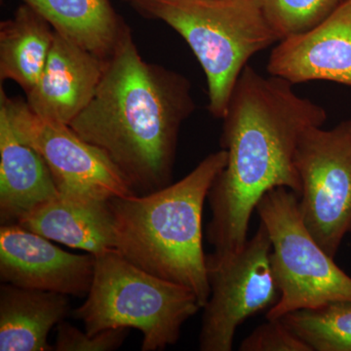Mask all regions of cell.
Segmentation results:
<instances>
[{
    "label": "cell",
    "mask_w": 351,
    "mask_h": 351,
    "mask_svg": "<svg viewBox=\"0 0 351 351\" xmlns=\"http://www.w3.org/2000/svg\"><path fill=\"white\" fill-rule=\"evenodd\" d=\"M240 351H313L279 319H267L243 339Z\"/></svg>",
    "instance_id": "21"
},
{
    "label": "cell",
    "mask_w": 351,
    "mask_h": 351,
    "mask_svg": "<svg viewBox=\"0 0 351 351\" xmlns=\"http://www.w3.org/2000/svg\"><path fill=\"white\" fill-rule=\"evenodd\" d=\"M125 1L131 2V1H132V0H125Z\"/></svg>",
    "instance_id": "22"
},
{
    "label": "cell",
    "mask_w": 351,
    "mask_h": 351,
    "mask_svg": "<svg viewBox=\"0 0 351 351\" xmlns=\"http://www.w3.org/2000/svg\"><path fill=\"white\" fill-rule=\"evenodd\" d=\"M54 38V29L40 14L22 4L0 25V80H13L25 93L38 82Z\"/></svg>",
    "instance_id": "17"
},
{
    "label": "cell",
    "mask_w": 351,
    "mask_h": 351,
    "mask_svg": "<svg viewBox=\"0 0 351 351\" xmlns=\"http://www.w3.org/2000/svg\"><path fill=\"white\" fill-rule=\"evenodd\" d=\"M110 200L59 193L25 215L17 223L51 241L97 256L115 251Z\"/></svg>",
    "instance_id": "13"
},
{
    "label": "cell",
    "mask_w": 351,
    "mask_h": 351,
    "mask_svg": "<svg viewBox=\"0 0 351 351\" xmlns=\"http://www.w3.org/2000/svg\"><path fill=\"white\" fill-rule=\"evenodd\" d=\"M301 179L300 210L318 244L336 257L351 232V119L332 129L313 127L295 154Z\"/></svg>",
    "instance_id": "8"
},
{
    "label": "cell",
    "mask_w": 351,
    "mask_h": 351,
    "mask_svg": "<svg viewBox=\"0 0 351 351\" xmlns=\"http://www.w3.org/2000/svg\"><path fill=\"white\" fill-rule=\"evenodd\" d=\"M69 311L66 295L3 284L0 287V351H51L48 335Z\"/></svg>",
    "instance_id": "15"
},
{
    "label": "cell",
    "mask_w": 351,
    "mask_h": 351,
    "mask_svg": "<svg viewBox=\"0 0 351 351\" xmlns=\"http://www.w3.org/2000/svg\"><path fill=\"white\" fill-rule=\"evenodd\" d=\"M226 160L228 152L221 149L175 184L110 200L115 251L145 271L189 288L202 308L211 293L203 250V208Z\"/></svg>",
    "instance_id": "3"
},
{
    "label": "cell",
    "mask_w": 351,
    "mask_h": 351,
    "mask_svg": "<svg viewBox=\"0 0 351 351\" xmlns=\"http://www.w3.org/2000/svg\"><path fill=\"white\" fill-rule=\"evenodd\" d=\"M281 319L313 351H351V302L298 309Z\"/></svg>",
    "instance_id": "18"
},
{
    "label": "cell",
    "mask_w": 351,
    "mask_h": 351,
    "mask_svg": "<svg viewBox=\"0 0 351 351\" xmlns=\"http://www.w3.org/2000/svg\"><path fill=\"white\" fill-rule=\"evenodd\" d=\"M193 110L189 80L145 61L127 27L93 98L69 127L143 195L171 184L180 128Z\"/></svg>",
    "instance_id": "2"
},
{
    "label": "cell",
    "mask_w": 351,
    "mask_h": 351,
    "mask_svg": "<svg viewBox=\"0 0 351 351\" xmlns=\"http://www.w3.org/2000/svg\"><path fill=\"white\" fill-rule=\"evenodd\" d=\"M267 69L292 84L323 80L351 87V0L306 32L278 41Z\"/></svg>",
    "instance_id": "11"
},
{
    "label": "cell",
    "mask_w": 351,
    "mask_h": 351,
    "mask_svg": "<svg viewBox=\"0 0 351 351\" xmlns=\"http://www.w3.org/2000/svg\"><path fill=\"white\" fill-rule=\"evenodd\" d=\"M95 256L62 250L18 223L0 228V278L16 287L82 297L93 280Z\"/></svg>",
    "instance_id": "10"
},
{
    "label": "cell",
    "mask_w": 351,
    "mask_h": 351,
    "mask_svg": "<svg viewBox=\"0 0 351 351\" xmlns=\"http://www.w3.org/2000/svg\"><path fill=\"white\" fill-rule=\"evenodd\" d=\"M271 251L269 232L261 221L257 232L237 253L228 257L207 256L211 293L203 307L201 351L232 350L237 328L278 301Z\"/></svg>",
    "instance_id": "7"
},
{
    "label": "cell",
    "mask_w": 351,
    "mask_h": 351,
    "mask_svg": "<svg viewBox=\"0 0 351 351\" xmlns=\"http://www.w3.org/2000/svg\"><path fill=\"white\" fill-rule=\"evenodd\" d=\"M201 307L193 291L159 278L112 250L95 256L91 288L73 311L85 331L136 329L142 332V350L174 346L184 323Z\"/></svg>",
    "instance_id": "5"
},
{
    "label": "cell",
    "mask_w": 351,
    "mask_h": 351,
    "mask_svg": "<svg viewBox=\"0 0 351 351\" xmlns=\"http://www.w3.org/2000/svg\"><path fill=\"white\" fill-rule=\"evenodd\" d=\"M256 210L269 232L272 270L280 293L267 319L328 302H351V277L307 230L297 193L287 188L272 189Z\"/></svg>",
    "instance_id": "6"
},
{
    "label": "cell",
    "mask_w": 351,
    "mask_h": 351,
    "mask_svg": "<svg viewBox=\"0 0 351 351\" xmlns=\"http://www.w3.org/2000/svg\"><path fill=\"white\" fill-rule=\"evenodd\" d=\"M0 108L17 135L43 157L61 195L105 200L136 195L110 157L69 125L38 117L27 101L9 98L3 88Z\"/></svg>",
    "instance_id": "9"
},
{
    "label": "cell",
    "mask_w": 351,
    "mask_h": 351,
    "mask_svg": "<svg viewBox=\"0 0 351 351\" xmlns=\"http://www.w3.org/2000/svg\"><path fill=\"white\" fill-rule=\"evenodd\" d=\"M55 32L108 61L127 29L110 0H23Z\"/></svg>",
    "instance_id": "16"
},
{
    "label": "cell",
    "mask_w": 351,
    "mask_h": 351,
    "mask_svg": "<svg viewBox=\"0 0 351 351\" xmlns=\"http://www.w3.org/2000/svg\"><path fill=\"white\" fill-rule=\"evenodd\" d=\"M127 336L126 328L104 330L91 335L62 321L58 325L53 348L57 351H112L119 348Z\"/></svg>",
    "instance_id": "20"
},
{
    "label": "cell",
    "mask_w": 351,
    "mask_h": 351,
    "mask_svg": "<svg viewBox=\"0 0 351 351\" xmlns=\"http://www.w3.org/2000/svg\"><path fill=\"white\" fill-rule=\"evenodd\" d=\"M59 191L45 161L25 143L0 108V221L17 223Z\"/></svg>",
    "instance_id": "14"
},
{
    "label": "cell",
    "mask_w": 351,
    "mask_h": 351,
    "mask_svg": "<svg viewBox=\"0 0 351 351\" xmlns=\"http://www.w3.org/2000/svg\"><path fill=\"white\" fill-rule=\"evenodd\" d=\"M106 63L54 31L43 73L25 94L27 106L44 119L69 125L93 98Z\"/></svg>",
    "instance_id": "12"
},
{
    "label": "cell",
    "mask_w": 351,
    "mask_h": 351,
    "mask_svg": "<svg viewBox=\"0 0 351 351\" xmlns=\"http://www.w3.org/2000/svg\"><path fill=\"white\" fill-rule=\"evenodd\" d=\"M279 39L302 34L329 17L348 0H258ZM279 40V41H280Z\"/></svg>",
    "instance_id": "19"
},
{
    "label": "cell",
    "mask_w": 351,
    "mask_h": 351,
    "mask_svg": "<svg viewBox=\"0 0 351 351\" xmlns=\"http://www.w3.org/2000/svg\"><path fill=\"white\" fill-rule=\"evenodd\" d=\"M136 10L162 21L189 44L204 71L208 108L225 117L242 71L254 55L278 43L258 0H132Z\"/></svg>",
    "instance_id": "4"
},
{
    "label": "cell",
    "mask_w": 351,
    "mask_h": 351,
    "mask_svg": "<svg viewBox=\"0 0 351 351\" xmlns=\"http://www.w3.org/2000/svg\"><path fill=\"white\" fill-rule=\"evenodd\" d=\"M293 85L249 66L235 85L221 136L228 160L207 198L212 212L207 237L216 257L241 250L263 195L277 188L301 193L295 149L304 132L323 126L327 112Z\"/></svg>",
    "instance_id": "1"
}]
</instances>
